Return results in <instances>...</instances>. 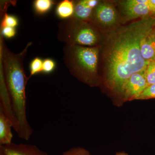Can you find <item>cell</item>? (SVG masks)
Returning a JSON list of instances; mask_svg holds the SVG:
<instances>
[{"instance_id": "obj_1", "label": "cell", "mask_w": 155, "mask_h": 155, "mask_svg": "<svg viewBox=\"0 0 155 155\" xmlns=\"http://www.w3.org/2000/svg\"><path fill=\"white\" fill-rule=\"evenodd\" d=\"M155 25V19L146 17L116 31L108 39L105 50V82L119 93L123 84L135 73L145 71L149 62L143 58V38Z\"/></svg>"}, {"instance_id": "obj_2", "label": "cell", "mask_w": 155, "mask_h": 155, "mask_svg": "<svg viewBox=\"0 0 155 155\" xmlns=\"http://www.w3.org/2000/svg\"><path fill=\"white\" fill-rule=\"evenodd\" d=\"M28 42L20 52L14 53L7 47L4 37L0 36L1 71L2 72L8 93L14 120V130L20 138L28 140L33 133L26 114L25 88L28 81L24 72L23 61L28 48Z\"/></svg>"}, {"instance_id": "obj_3", "label": "cell", "mask_w": 155, "mask_h": 155, "mask_svg": "<svg viewBox=\"0 0 155 155\" xmlns=\"http://www.w3.org/2000/svg\"><path fill=\"white\" fill-rule=\"evenodd\" d=\"M63 51L64 64L72 75L91 86L97 84V48L64 45Z\"/></svg>"}, {"instance_id": "obj_4", "label": "cell", "mask_w": 155, "mask_h": 155, "mask_svg": "<svg viewBox=\"0 0 155 155\" xmlns=\"http://www.w3.org/2000/svg\"><path fill=\"white\" fill-rule=\"evenodd\" d=\"M57 38L64 45L95 47L99 41L96 29L87 21L72 17L59 22Z\"/></svg>"}, {"instance_id": "obj_5", "label": "cell", "mask_w": 155, "mask_h": 155, "mask_svg": "<svg viewBox=\"0 0 155 155\" xmlns=\"http://www.w3.org/2000/svg\"><path fill=\"white\" fill-rule=\"evenodd\" d=\"M127 19L141 17H153L155 19V5L151 0H128L123 4Z\"/></svg>"}, {"instance_id": "obj_6", "label": "cell", "mask_w": 155, "mask_h": 155, "mask_svg": "<svg viewBox=\"0 0 155 155\" xmlns=\"http://www.w3.org/2000/svg\"><path fill=\"white\" fill-rule=\"evenodd\" d=\"M145 72V71L133 74L123 84L119 93L122 95L125 101L137 100L148 86Z\"/></svg>"}, {"instance_id": "obj_7", "label": "cell", "mask_w": 155, "mask_h": 155, "mask_svg": "<svg viewBox=\"0 0 155 155\" xmlns=\"http://www.w3.org/2000/svg\"><path fill=\"white\" fill-rule=\"evenodd\" d=\"M92 17L93 18L94 22H96L97 24L110 26L116 22L117 15L116 10L112 5L102 3L97 6Z\"/></svg>"}, {"instance_id": "obj_8", "label": "cell", "mask_w": 155, "mask_h": 155, "mask_svg": "<svg viewBox=\"0 0 155 155\" xmlns=\"http://www.w3.org/2000/svg\"><path fill=\"white\" fill-rule=\"evenodd\" d=\"M0 151L1 155H48L36 146L22 143L0 145Z\"/></svg>"}, {"instance_id": "obj_9", "label": "cell", "mask_w": 155, "mask_h": 155, "mask_svg": "<svg viewBox=\"0 0 155 155\" xmlns=\"http://www.w3.org/2000/svg\"><path fill=\"white\" fill-rule=\"evenodd\" d=\"M98 4L99 1L97 0H81L74 2L75 11L73 17L83 21H89Z\"/></svg>"}, {"instance_id": "obj_10", "label": "cell", "mask_w": 155, "mask_h": 155, "mask_svg": "<svg viewBox=\"0 0 155 155\" xmlns=\"http://www.w3.org/2000/svg\"><path fill=\"white\" fill-rule=\"evenodd\" d=\"M140 51L143 58L147 62L155 61V25L143 38Z\"/></svg>"}, {"instance_id": "obj_11", "label": "cell", "mask_w": 155, "mask_h": 155, "mask_svg": "<svg viewBox=\"0 0 155 155\" xmlns=\"http://www.w3.org/2000/svg\"><path fill=\"white\" fill-rule=\"evenodd\" d=\"M13 125L8 118L0 109V145H5L12 143L13 134L11 127Z\"/></svg>"}, {"instance_id": "obj_12", "label": "cell", "mask_w": 155, "mask_h": 155, "mask_svg": "<svg viewBox=\"0 0 155 155\" xmlns=\"http://www.w3.org/2000/svg\"><path fill=\"white\" fill-rule=\"evenodd\" d=\"M74 11V2L69 0H64L58 4L56 8V13L58 17L65 20L73 17Z\"/></svg>"}, {"instance_id": "obj_13", "label": "cell", "mask_w": 155, "mask_h": 155, "mask_svg": "<svg viewBox=\"0 0 155 155\" xmlns=\"http://www.w3.org/2000/svg\"><path fill=\"white\" fill-rule=\"evenodd\" d=\"M54 5L51 0H35L33 6L35 12L39 15H43L47 13Z\"/></svg>"}, {"instance_id": "obj_14", "label": "cell", "mask_w": 155, "mask_h": 155, "mask_svg": "<svg viewBox=\"0 0 155 155\" xmlns=\"http://www.w3.org/2000/svg\"><path fill=\"white\" fill-rule=\"evenodd\" d=\"M2 13V17L1 23V28L5 26L16 28L18 26L19 22L17 17L13 15L8 14L6 11Z\"/></svg>"}, {"instance_id": "obj_15", "label": "cell", "mask_w": 155, "mask_h": 155, "mask_svg": "<svg viewBox=\"0 0 155 155\" xmlns=\"http://www.w3.org/2000/svg\"><path fill=\"white\" fill-rule=\"evenodd\" d=\"M145 73L148 85L155 84V61L149 62Z\"/></svg>"}, {"instance_id": "obj_16", "label": "cell", "mask_w": 155, "mask_h": 155, "mask_svg": "<svg viewBox=\"0 0 155 155\" xmlns=\"http://www.w3.org/2000/svg\"><path fill=\"white\" fill-rule=\"evenodd\" d=\"M43 62V60L39 57H36L31 61L30 65V76L28 77V80L31 76L42 72Z\"/></svg>"}, {"instance_id": "obj_17", "label": "cell", "mask_w": 155, "mask_h": 155, "mask_svg": "<svg viewBox=\"0 0 155 155\" xmlns=\"http://www.w3.org/2000/svg\"><path fill=\"white\" fill-rule=\"evenodd\" d=\"M155 99V84L148 85L139 96L137 100Z\"/></svg>"}, {"instance_id": "obj_18", "label": "cell", "mask_w": 155, "mask_h": 155, "mask_svg": "<svg viewBox=\"0 0 155 155\" xmlns=\"http://www.w3.org/2000/svg\"><path fill=\"white\" fill-rule=\"evenodd\" d=\"M62 155H91L87 150L82 147H77L71 148L65 151Z\"/></svg>"}, {"instance_id": "obj_19", "label": "cell", "mask_w": 155, "mask_h": 155, "mask_svg": "<svg viewBox=\"0 0 155 155\" xmlns=\"http://www.w3.org/2000/svg\"><path fill=\"white\" fill-rule=\"evenodd\" d=\"M55 67V62L52 59L47 58L43 60L42 72L46 74L51 73L54 70Z\"/></svg>"}, {"instance_id": "obj_20", "label": "cell", "mask_w": 155, "mask_h": 155, "mask_svg": "<svg viewBox=\"0 0 155 155\" xmlns=\"http://www.w3.org/2000/svg\"><path fill=\"white\" fill-rule=\"evenodd\" d=\"M16 34V29L13 27H5L1 28V35L3 37L8 38L14 37Z\"/></svg>"}, {"instance_id": "obj_21", "label": "cell", "mask_w": 155, "mask_h": 155, "mask_svg": "<svg viewBox=\"0 0 155 155\" xmlns=\"http://www.w3.org/2000/svg\"><path fill=\"white\" fill-rule=\"evenodd\" d=\"M115 155H129L128 154L126 153L125 152H119L116 153Z\"/></svg>"}, {"instance_id": "obj_22", "label": "cell", "mask_w": 155, "mask_h": 155, "mask_svg": "<svg viewBox=\"0 0 155 155\" xmlns=\"http://www.w3.org/2000/svg\"><path fill=\"white\" fill-rule=\"evenodd\" d=\"M151 1L154 4V5H155V0H151Z\"/></svg>"}]
</instances>
